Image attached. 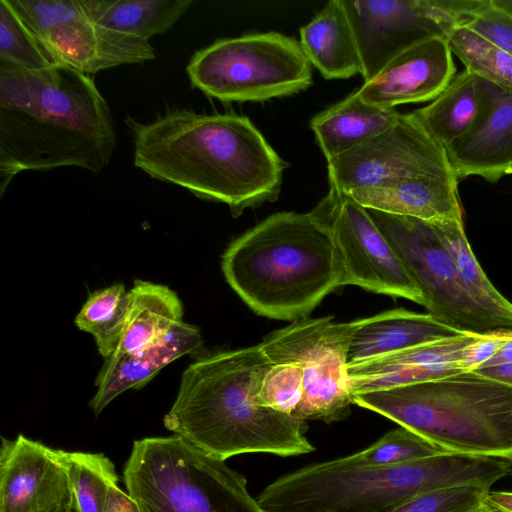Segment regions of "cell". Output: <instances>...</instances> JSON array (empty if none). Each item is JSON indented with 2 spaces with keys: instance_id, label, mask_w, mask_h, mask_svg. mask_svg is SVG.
I'll return each instance as SVG.
<instances>
[{
  "instance_id": "cell-14",
  "label": "cell",
  "mask_w": 512,
  "mask_h": 512,
  "mask_svg": "<svg viewBox=\"0 0 512 512\" xmlns=\"http://www.w3.org/2000/svg\"><path fill=\"white\" fill-rule=\"evenodd\" d=\"M362 61L364 82L394 57L460 26L443 0H342Z\"/></svg>"
},
{
  "instance_id": "cell-1",
  "label": "cell",
  "mask_w": 512,
  "mask_h": 512,
  "mask_svg": "<svg viewBox=\"0 0 512 512\" xmlns=\"http://www.w3.org/2000/svg\"><path fill=\"white\" fill-rule=\"evenodd\" d=\"M116 133L93 79L54 63L30 70L0 62V193L22 171L78 167L99 174Z\"/></svg>"
},
{
  "instance_id": "cell-22",
  "label": "cell",
  "mask_w": 512,
  "mask_h": 512,
  "mask_svg": "<svg viewBox=\"0 0 512 512\" xmlns=\"http://www.w3.org/2000/svg\"><path fill=\"white\" fill-rule=\"evenodd\" d=\"M495 88L496 85L464 70L429 105L410 115L446 149L475 126L491 102Z\"/></svg>"
},
{
  "instance_id": "cell-23",
  "label": "cell",
  "mask_w": 512,
  "mask_h": 512,
  "mask_svg": "<svg viewBox=\"0 0 512 512\" xmlns=\"http://www.w3.org/2000/svg\"><path fill=\"white\" fill-rule=\"evenodd\" d=\"M299 43L310 64L326 79L362 74L359 48L342 0L329 1L303 26Z\"/></svg>"
},
{
  "instance_id": "cell-30",
  "label": "cell",
  "mask_w": 512,
  "mask_h": 512,
  "mask_svg": "<svg viewBox=\"0 0 512 512\" xmlns=\"http://www.w3.org/2000/svg\"><path fill=\"white\" fill-rule=\"evenodd\" d=\"M446 41L465 70L500 88L512 90V55L465 26L451 29Z\"/></svg>"
},
{
  "instance_id": "cell-8",
  "label": "cell",
  "mask_w": 512,
  "mask_h": 512,
  "mask_svg": "<svg viewBox=\"0 0 512 512\" xmlns=\"http://www.w3.org/2000/svg\"><path fill=\"white\" fill-rule=\"evenodd\" d=\"M186 71L194 88L222 102L289 96L312 83L300 43L277 32L219 39L197 51Z\"/></svg>"
},
{
  "instance_id": "cell-7",
  "label": "cell",
  "mask_w": 512,
  "mask_h": 512,
  "mask_svg": "<svg viewBox=\"0 0 512 512\" xmlns=\"http://www.w3.org/2000/svg\"><path fill=\"white\" fill-rule=\"evenodd\" d=\"M123 479L140 512H264L243 475L175 434L134 441Z\"/></svg>"
},
{
  "instance_id": "cell-16",
  "label": "cell",
  "mask_w": 512,
  "mask_h": 512,
  "mask_svg": "<svg viewBox=\"0 0 512 512\" xmlns=\"http://www.w3.org/2000/svg\"><path fill=\"white\" fill-rule=\"evenodd\" d=\"M456 73L445 37H433L404 50L357 90L371 105L395 106L435 99Z\"/></svg>"
},
{
  "instance_id": "cell-34",
  "label": "cell",
  "mask_w": 512,
  "mask_h": 512,
  "mask_svg": "<svg viewBox=\"0 0 512 512\" xmlns=\"http://www.w3.org/2000/svg\"><path fill=\"white\" fill-rule=\"evenodd\" d=\"M490 488L467 484L420 494L391 512H472Z\"/></svg>"
},
{
  "instance_id": "cell-33",
  "label": "cell",
  "mask_w": 512,
  "mask_h": 512,
  "mask_svg": "<svg viewBox=\"0 0 512 512\" xmlns=\"http://www.w3.org/2000/svg\"><path fill=\"white\" fill-rule=\"evenodd\" d=\"M303 396V375L299 366L271 362L255 393L256 403L265 408L293 415Z\"/></svg>"
},
{
  "instance_id": "cell-20",
  "label": "cell",
  "mask_w": 512,
  "mask_h": 512,
  "mask_svg": "<svg viewBox=\"0 0 512 512\" xmlns=\"http://www.w3.org/2000/svg\"><path fill=\"white\" fill-rule=\"evenodd\" d=\"M461 334L429 313L405 309L384 311L359 319L348 349V365Z\"/></svg>"
},
{
  "instance_id": "cell-4",
  "label": "cell",
  "mask_w": 512,
  "mask_h": 512,
  "mask_svg": "<svg viewBox=\"0 0 512 512\" xmlns=\"http://www.w3.org/2000/svg\"><path fill=\"white\" fill-rule=\"evenodd\" d=\"M512 474V459L443 453L395 466H370L352 455L288 473L256 498L264 512H391L430 491L476 484L491 488Z\"/></svg>"
},
{
  "instance_id": "cell-24",
  "label": "cell",
  "mask_w": 512,
  "mask_h": 512,
  "mask_svg": "<svg viewBox=\"0 0 512 512\" xmlns=\"http://www.w3.org/2000/svg\"><path fill=\"white\" fill-rule=\"evenodd\" d=\"M399 117L395 109L364 102L355 91L315 115L310 127L329 161L385 131Z\"/></svg>"
},
{
  "instance_id": "cell-25",
  "label": "cell",
  "mask_w": 512,
  "mask_h": 512,
  "mask_svg": "<svg viewBox=\"0 0 512 512\" xmlns=\"http://www.w3.org/2000/svg\"><path fill=\"white\" fill-rule=\"evenodd\" d=\"M129 296L126 322L114 355L141 352L165 339L182 322V303L165 285L134 280Z\"/></svg>"
},
{
  "instance_id": "cell-29",
  "label": "cell",
  "mask_w": 512,
  "mask_h": 512,
  "mask_svg": "<svg viewBox=\"0 0 512 512\" xmlns=\"http://www.w3.org/2000/svg\"><path fill=\"white\" fill-rule=\"evenodd\" d=\"M60 459L68 474L76 512H104L111 486L119 477L113 462L102 453L64 451Z\"/></svg>"
},
{
  "instance_id": "cell-41",
  "label": "cell",
  "mask_w": 512,
  "mask_h": 512,
  "mask_svg": "<svg viewBox=\"0 0 512 512\" xmlns=\"http://www.w3.org/2000/svg\"><path fill=\"white\" fill-rule=\"evenodd\" d=\"M490 5L512 17V0H489Z\"/></svg>"
},
{
  "instance_id": "cell-10",
  "label": "cell",
  "mask_w": 512,
  "mask_h": 512,
  "mask_svg": "<svg viewBox=\"0 0 512 512\" xmlns=\"http://www.w3.org/2000/svg\"><path fill=\"white\" fill-rule=\"evenodd\" d=\"M358 322L305 317L272 332L261 342L270 362L293 363L302 371L303 396L293 417L331 423L349 414L353 402L348 349Z\"/></svg>"
},
{
  "instance_id": "cell-27",
  "label": "cell",
  "mask_w": 512,
  "mask_h": 512,
  "mask_svg": "<svg viewBox=\"0 0 512 512\" xmlns=\"http://www.w3.org/2000/svg\"><path fill=\"white\" fill-rule=\"evenodd\" d=\"M436 228L468 292L512 334V303L494 287L478 263L463 219L436 221Z\"/></svg>"
},
{
  "instance_id": "cell-31",
  "label": "cell",
  "mask_w": 512,
  "mask_h": 512,
  "mask_svg": "<svg viewBox=\"0 0 512 512\" xmlns=\"http://www.w3.org/2000/svg\"><path fill=\"white\" fill-rule=\"evenodd\" d=\"M0 62L30 70L54 64L9 0L0 1Z\"/></svg>"
},
{
  "instance_id": "cell-3",
  "label": "cell",
  "mask_w": 512,
  "mask_h": 512,
  "mask_svg": "<svg viewBox=\"0 0 512 512\" xmlns=\"http://www.w3.org/2000/svg\"><path fill=\"white\" fill-rule=\"evenodd\" d=\"M270 363L261 343L199 358L184 370L164 426L224 461L246 453L288 457L314 451L305 421L256 403Z\"/></svg>"
},
{
  "instance_id": "cell-21",
  "label": "cell",
  "mask_w": 512,
  "mask_h": 512,
  "mask_svg": "<svg viewBox=\"0 0 512 512\" xmlns=\"http://www.w3.org/2000/svg\"><path fill=\"white\" fill-rule=\"evenodd\" d=\"M458 182L403 178L347 192L365 208L426 221L463 219Z\"/></svg>"
},
{
  "instance_id": "cell-36",
  "label": "cell",
  "mask_w": 512,
  "mask_h": 512,
  "mask_svg": "<svg viewBox=\"0 0 512 512\" xmlns=\"http://www.w3.org/2000/svg\"><path fill=\"white\" fill-rule=\"evenodd\" d=\"M512 337L511 334H496L491 336H480L470 345H468L462 353L458 364L462 371H472L486 361L491 359Z\"/></svg>"
},
{
  "instance_id": "cell-9",
  "label": "cell",
  "mask_w": 512,
  "mask_h": 512,
  "mask_svg": "<svg viewBox=\"0 0 512 512\" xmlns=\"http://www.w3.org/2000/svg\"><path fill=\"white\" fill-rule=\"evenodd\" d=\"M366 210L418 286L431 316L463 334H511L462 283L436 221Z\"/></svg>"
},
{
  "instance_id": "cell-11",
  "label": "cell",
  "mask_w": 512,
  "mask_h": 512,
  "mask_svg": "<svg viewBox=\"0 0 512 512\" xmlns=\"http://www.w3.org/2000/svg\"><path fill=\"white\" fill-rule=\"evenodd\" d=\"M9 2L53 63L89 75L155 58L149 41L97 24L86 14L81 0Z\"/></svg>"
},
{
  "instance_id": "cell-28",
  "label": "cell",
  "mask_w": 512,
  "mask_h": 512,
  "mask_svg": "<svg viewBox=\"0 0 512 512\" xmlns=\"http://www.w3.org/2000/svg\"><path fill=\"white\" fill-rule=\"evenodd\" d=\"M129 304V291L123 284H115L91 293L75 318V325L94 337L105 359L118 347Z\"/></svg>"
},
{
  "instance_id": "cell-6",
  "label": "cell",
  "mask_w": 512,
  "mask_h": 512,
  "mask_svg": "<svg viewBox=\"0 0 512 512\" xmlns=\"http://www.w3.org/2000/svg\"><path fill=\"white\" fill-rule=\"evenodd\" d=\"M452 453L512 459V387L473 371L352 395Z\"/></svg>"
},
{
  "instance_id": "cell-5",
  "label": "cell",
  "mask_w": 512,
  "mask_h": 512,
  "mask_svg": "<svg viewBox=\"0 0 512 512\" xmlns=\"http://www.w3.org/2000/svg\"><path fill=\"white\" fill-rule=\"evenodd\" d=\"M222 271L256 314L279 320L305 318L346 285L332 235L312 212L269 216L230 243Z\"/></svg>"
},
{
  "instance_id": "cell-2",
  "label": "cell",
  "mask_w": 512,
  "mask_h": 512,
  "mask_svg": "<svg viewBox=\"0 0 512 512\" xmlns=\"http://www.w3.org/2000/svg\"><path fill=\"white\" fill-rule=\"evenodd\" d=\"M125 122L137 168L225 203L234 216L280 192L286 163L245 116L175 109L149 123Z\"/></svg>"
},
{
  "instance_id": "cell-32",
  "label": "cell",
  "mask_w": 512,
  "mask_h": 512,
  "mask_svg": "<svg viewBox=\"0 0 512 512\" xmlns=\"http://www.w3.org/2000/svg\"><path fill=\"white\" fill-rule=\"evenodd\" d=\"M448 451L403 427L384 434L375 443L351 454L359 463L370 466L401 465Z\"/></svg>"
},
{
  "instance_id": "cell-40",
  "label": "cell",
  "mask_w": 512,
  "mask_h": 512,
  "mask_svg": "<svg viewBox=\"0 0 512 512\" xmlns=\"http://www.w3.org/2000/svg\"><path fill=\"white\" fill-rule=\"evenodd\" d=\"M504 363H512V337H510L505 342L502 348L491 359L486 361L480 367L493 366Z\"/></svg>"
},
{
  "instance_id": "cell-12",
  "label": "cell",
  "mask_w": 512,
  "mask_h": 512,
  "mask_svg": "<svg viewBox=\"0 0 512 512\" xmlns=\"http://www.w3.org/2000/svg\"><path fill=\"white\" fill-rule=\"evenodd\" d=\"M330 189L350 192L403 178L458 182L446 155L409 114L357 147L327 161Z\"/></svg>"
},
{
  "instance_id": "cell-39",
  "label": "cell",
  "mask_w": 512,
  "mask_h": 512,
  "mask_svg": "<svg viewBox=\"0 0 512 512\" xmlns=\"http://www.w3.org/2000/svg\"><path fill=\"white\" fill-rule=\"evenodd\" d=\"M482 503L495 512H512V491H487Z\"/></svg>"
},
{
  "instance_id": "cell-17",
  "label": "cell",
  "mask_w": 512,
  "mask_h": 512,
  "mask_svg": "<svg viewBox=\"0 0 512 512\" xmlns=\"http://www.w3.org/2000/svg\"><path fill=\"white\" fill-rule=\"evenodd\" d=\"M478 337L480 336L461 334L348 365L352 395L430 381L464 372L458 361L465 348Z\"/></svg>"
},
{
  "instance_id": "cell-35",
  "label": "cell",
  "mask_w": 512,
  "mask_h": 512,
  "mask_svg": "<svg viewBox=\"0 0 512 512\" xmlns=\"http://www.w3.org/2000/svg\"><path fill=\"white\" fill-rule=\"evenodd\" d=\"M462 26L512 55V17L493 8L489 0Z\"/></svg>"
},
{
  "instance_id": "cell-19",
  "label": "cell",
  "mask_w": 512,
  "mask_h": 512,
  "mask_svg": "<svg viewBox=\"0 0 512 512\" xmlns=\"http://www.w3.org/2000/svg\"><path fill=\"white\" fill-rule=\"evenodd\" d=\"M203 346L200 330L183 321L174 326L165 339L134 354L111 355L106 358L95 379L97 391L89 401L99 415L121 393L140 389L160 370L174 360Z\"/></svg>"
},
{
  "instance_id": "cell-38",
  "label": "cell",
  "mask_w": 512,
  "mask_h": 512,
  "mask_svg": "<svg viewBox=\"0 0 512 512\" xmlns=\"http://www.w3.org/2000/svg\"><path fill=\"white\" fill-rule=\"evenodd\" d=\"M472 371L483 377L512 387V363L480 367Z\"/></svg>"
},
{
  "instance_id": "cell-18",
  "label": "cell",
  "mask_w": 512,
  "mask_h": 512,
  "mask_svg": "<svg viewBox=\"0 0 512 512\" xmlns=\"http://www.w3.org/2000/svg\"><path fill=\"white\" fill-rule=\"evenodd\" d=\"M446 155L458 180L478 175L496 182L512 174V90L496 86L475 126Z\"/></svg>"
},
{
  "instance_id": "cell-26",
  "label": "cell",
  "mask_w": 512,
  "mask_h": 512,
  "mask_svg": "<svg viewBox=\"0 0 512 512\" xmlns=\"http://www.w3.org/2000/svg\"><path fill=\"white\" fill-rule=\"evenodd\" d=\"M91 20L146 41L169 30L193 4L191 0H81Z\"/></svg>"
},
{
  "instance_id": "cell-13",
  "label": "cell",
  "mask_w": 512,
  "mask_h": 512,
  "mask_svg": "<svg viewBox=\"0 0 512 512\" xmlns=\"http://www.w3.org/2000/svg\"><path fill=\"white\" fill-rule=\"evenodd\" d=\"M311 212L332 235L346 285L424 305L418 286L365 207L347 193L329 189Z\"/></svg>"
},
{
  "instance_id": "cell-15",
  "label": "cell",
  "mask_w": 512,
  "mask_h": 512,
  "mask_svg": "<svg viewBox=\"0 0 512 512\" xmlns=\"http://www.w3.org/2000/svg\"><path fill=\"white\" fill-rule=\"evenodd\" d=\"M0 512H76L59 449L19 434L2 437Z\"/></svg>"
},
{
  "instance_id": "cell-37",
  "label": "cell",
  "mask_w": 512,
  "mask_h": 512,
  "mask_svg": "<svg viewBox=\"0 0 512 512\" xmlns=\"http://www.w3.org/2000/svg\"><path fill=\"white\" fill-rule=\"evenodd\" d=\"M104 512H140L136 502L115 484L110 487Z\"/></svg>"
},
{
  "instance_id": "cell-42",
  "label": "cell",
  "mask_w": 512,
  "mask_h": 512,
  "mask_svg": "<svg viewBox=\"0 0 512 512\" xmlns=\"http://www.w3.org/2000/svg\"><path fill=\"white\" fill-rule=\"evenodd\" d=\"M472 512H495L485 504H481L477 509L473 510Z\"/></svg>"
}]
</instances>
